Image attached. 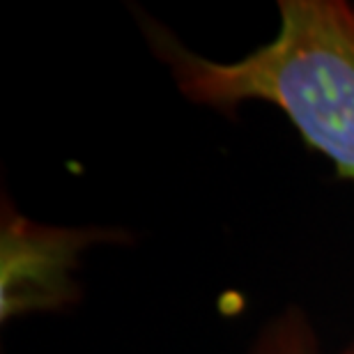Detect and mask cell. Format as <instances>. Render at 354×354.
<instances>
[{"label":"cell","instance_id":"obj_1","mask_svg":"<svg viewBox=\"0 0 354 354\" xmlns=\"http://www.w3.org/2000/svg\"><path fill=\"white\" fill-rule=\"evenodd\" d=\"M152 46L189 102L276 106L313 150L354 182V7L341 0H281L274 39L239 60L203 58L164 28Z\"/></svg>","mask_w":354,"mask_h":354},{"label":"cell","instance_id":"obj_2","mask_svg":"<svg viewBox=\"0 0 354 354\" xmlns=\"http://www.w3.org/2000/svg\"><path fill=\"white\" fill-rule=\"evenodd\" d=\"M0 317L3 322L35 310H60L76 297L74 272L88 246L109 232L88 228H55L3 212L0 228Z\"/></svg>","mask_w":354,"mask_h":354},{"label":"cell","instance_id":"obj_3","mask_svg":"<svg viewBox=\"0 0 354 354\" xmlns=\"http://www.w3.org/2000/svg\"><path fill=\"white\" fill-rule=\"evenodd\" d=\"M249 354H320V345L306 313L290 306L265 324Z\"/></svg>","mask_w":354,"mask_h":354},{"label":"cell","instance_id":"obj_4","mask_svg":"<svg viewBox=\"0 0 354 354\" xmlns=\"http://www.w3.org/2000/svg\"><path fill=\"white\" fill-rule=\"evenodd\" d=\"M345 354H354V343L350 345V348H348V352H345Z\"/></svg>","mask_w":354,"mask_h":354}]
</instances>
